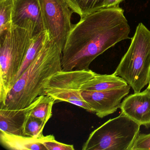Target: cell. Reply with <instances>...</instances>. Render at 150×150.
Instances as JSON below:
<instances>
[{
    "mask_svg": "<svg viewBox=\"0 0 150 150\" xmlns=\"http://www.w3.org/2000/svg\"><path fill=\"white\" fill-rule=\"evenodd\" d=\"M124 0H107L104 8L118 6L120 3L122 2Z\"/></svg>",
    "mask_w": 150,
    "mask_h": 150,
    "instance_id": "44dd1931",
    "label": "cell"
},
{
    "mask_svg": "<svg viewBox=\"0 0 150 150\" xmlns=\"http://www.w3.org/2000/svg\"><path fill=\"white\" fill-rule=\"evenodd\" d=\"M50 39V37L47 30L42 32L33 38L25 59L17 76L15 79L14 81V84L18 78L28 67L29 66L35 58L42 48Z\"/></svg>",
    "mask_w": 150,
    "mask_h": 150,
    "instance_id": "5bb4252c",
    "label": "cell"
},
{
    "mask_svg": "<svg viewBox=\"0 0 150 150\" xmlns=\"http://www.w3.org/2000/svg\"><path fill=\"white\" fill-rule=\"evenodd\" d=\"M15 0H0V35L12 27V16Z\"/></svg>",
    "mask_w": 150,
    "mask_h": 150,
    "instance_id": "e0dca14e",
    "label": "cell"
},
{
    "mask_svg": "<svg viewBox=\"0 0 150 150\" xmlns=\"http://www.w3.org/2000/svg\"><path fill=\"white\" fill-rule=\"evenodd\" d=\"M96 74L90 69L59 71L45 85L44 95L51 96L56 102H66L93 113L82 97L81 87Z\"/></svg>",
    "mask_w": 150,
    "mask_h": 150,
    "instance_id": "8992f818",
    "label": "cell"
},
{
    "mask_svg": "<svg viewBox=\"0 0 150 150\" xmlns=\"http://www.w3.org/2000/svg\"><path fill=\"white\" fill-rule=\"evenodd\" d=\"M42 96L41 95L38 96L30 105L24 108L11 110L1 107V131L13 135L24 136V129L27 121Z\"/></svg>",
    "mask_w": 150,
    "mask_h": 150,
    "instance_id": "8fae6325",
    "label": "cell"
},
{
    "mask_svg": "<svg viewBox=\"0 0 150 150\" xmlns=\"http://www.w3.org/2000/svg\"><path fill=\"white\" fill-rule=\"evenodd\" d=\"M55 139L53 135L35 138L13 135L3 131L0 132L1 144L7 149L13 150H47L43 143Z\"/></svg>",
    "mask_w": 150,
    "mask_h": 150,
    "instance_id": "7c38bea8",
    "label": "cell"
},
{
    "mask_svg": "<svg viewBox=\"0 0 150 150\" xmlns=\"http://www.w3.org/2000/svg\"><path fill=\"white\" fill-rule=\"evenodd\" d=\"M130 28L123 9L104 8L81 18L73 26L62 51L64 71L89 70L98 56L129 39Z\"/></svg>",
    "mask_w": 150,
    "mask_h": 150,
    "instance_id": "6da1fadb",
    "label": "cell"
},
{
    "mask_svg": "<svg viewBox=\"0 0 150 150\" xmlns=\"http://www.w3.org/2000/svg\"><path fill=\"white\" fill-rule=\"evenodd\" d=\"M74 13L81 18L104 8L107 0H65Z\"/></svg>",
    "mask_w": 150,
    "mask_h": 150,
    "instance_id": "9a60e30c",
    "label": "cell"
},
{
    "mask_svg": "<svg viewBox=\"0 0 150 150\" xmlns=\"http://www.w3.org/2000/svg\"><path fill=\"white\" fill-rule=\"evenodd\" d=\"M34 37L25 29L12 25L0 35V104H6Z\"/></svg>",
    "mask_w": 150,
    "mask_h": 150,
    "instance_id": "3957f363",
    "label": "cell"
},
{
    "mask_svg": "<svg viewBox=\"0 0 150 150\" xmlns=\"http://www.w3.org/2000/svg\"><path fill=\"white\" fill-rule=\"evenodd\" d=\"M130 88L128 85L106 91H83L81 95L93 113L103 118L115 113L120 108L122 100L128 95Z\"/></svg>",
    "mask_w": 150,
    "mask_h": 150,
    "instance_id": "9c48e42d",
    "label": "cell"
},
{
    "mask_svg": "<svg viewBox=\"0 0 150 150\" xmlns=\"http://www.w3.org/2000/svg\"><path fill=\"white\" fill-rule=\"evenodd\" d=\"M46 123L34 117H30L27 121L24 131V136L41 138L44 137V128Z\"/></svg>",
    "mask_w": 150,
    "mask_h": 150,
    "instance_id": "ac0fdd59",
    "label": "cell"
},
{
    "mask_svg": "<svg viewBox=\"0 0 150 150\" xmlns=\"http://www.w3.org/2000/svg\"><path fill=\"white\" fill-rule=\"evenodd\" d=\"M128 83L122 78L112 74H96L87 82L83 84L81 90L83 91H102L123 87Z\"/></svg>",
    "mask_w": 150,
    "mask_h": 150,
    "instance_id": "4fadbf2b",
    "label": "cell"
},
{
    "mask_svg": "<svg viewBox=\"0 0 150 150\" xmlns=\"http://www.w3.org/2000/svg\"><path fill=\"white\" fill-rule=\"evenodd\" d=\"M150 150V133L139 134L131 150Z\"/></svg>",
    "mask_w": 150,
    "mask_h": 150,
    "instance_id": "d6986e66",
    "label": "cell"
},
{
    "mask_svg": "<svg viewBox=\"0 0 150 150\" xmlns=\"http://www.w3.org/2000/svg\"><path fill=\"white\" fill-rule=\"evenodd\" d=\"M140 126L121 112L92 132L82 150H131Z\"/></svg>",
    "mask_w": 150,
    "mask_h": 150,
    "instance_id": "5b68a950",
    "label": "cell"
},
{
    "mask_svg": "<svg viewBox=\"0 0 150 150\" xmlns=\"http://www.w3.org/2000/svg\"><path fill=\"white\" fill-rule=\"evenodd\" d=\"M119 108L122 113L140 126L150 127V90L148 88L125 97Z\"/></svg>",
    "mask_w": 150,
    "mask_h": 150,
    "instance_id": "30bf717a",
    "label": "cell"
},
{
    "mask_svg": "<svg viewBox=\"0 0 150 150\" xmlns=\"http://www.w3.org/2000/svg\"><path fill=\"white\" fill-rule=\"evenodd\" d=\"M147 88H148V89H149L150 90V82H149V85H148V87H147Z\"/></svg>",
    "mask_w": 150,
    "mask_h": 150,
    "instance_id": "7402d4cb",
    "label": "cell"
},
{
    "mask_svg": "<svg viewBox=\"0 0 150 150\" xmlns=\"http://www.w3.org/2000/svg\"><path fill=\"white\" fill-rule=\"evenodd\" d=\"M12 24L27 30L33 37L45 31L40 0H15Z\"/></svg>",
    "mask_w": 150,
    "mask_h": 150,
    "instance_id": "ba28073f",
    "label": "cell"
},
{
    "mask_svg": "<svg viewBox=\"0 0 150 150\" xmlns=\"http://www.w3.org/2000/svg\"><path fill=\"white\" fill-rule=\"evenodd\" d=\"M43 144L47 150H74L73 145L67 144L57 141L55 139L47 140Z\"/></svg>",
    "mask_w": 150,
    "mask_h": 150,
    "instance_id": "ffe728a7",
    "label": "cell"
},
{
    "mask_svg": "<svg viewBox=\"0 0 150 150\" xmlns=\"http://www.w3.org/2000/svg\"><path fill=\"white\" fill-rule=\"evenodd\" d=\"M41 11L45 29L51 39L63 51L73 24L74 12L65 0H40Z\"/></svg>",
    "mask_w": 150,
    "mask_h": 150,
    "instance_id": "52a82bcc",
    "label": "cell"
},
{
    "mask_svg": "<svg viewBox=\"0 0 150 150\" xmlns=\"http://www.w3.org/2000/svg\"><path fill=\"white\" fill-rule=\"evenodd\" d=\"M114 74L123 79L139 93L150 81V30L139 23L130 45L122 58Z\"/></svg>",
    "mask_w": 150,
    "mask_h": 150,
    "instance_id": "277c9868",
    "label": "cell"
},
{
    "mask_svg": "<svg viewBox=\"0 0 150 150\" xmlns=\"http://www.w3.org/2000/svg\"><path fill=\"white\" fill-rule=\"evenodd\" d=\"M55 102V99L51 96L43 95L41 100L32 111L31 116L47 123L52 116V107Z\"/></svg>",
    "mask_w": 150,
    "mask_h": 150,
    "instance_id": "2e32d148",
    "label": "cell"
},
{
    "mask_svg": "<svg viewBox=\"0 0 150 150\" xmlns=\"http://www.w3.org/2000/svg\"><path fill=\"white\" fill-rule=\"evenodd\" d=\"M62 51L50 38L18 78L6 104L1 107L11 110L24 108L44 95V87L49 79L62 70Z\"/></svg>",
    "mask_w": 150,
    "mask_h": 150,
    "instance_id": "7a4b0ae2",
    "label": "cell"
}]
</instances>
